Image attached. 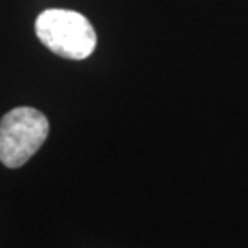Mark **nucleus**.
<instances>
[{
	"label": "nucleus",
	"instance_id": "nucleus-1",
	"mask_svg": "<svg viewBox=\"0 0 248 248\" xmlns=\"http://www.w3.org/2000/svg\"><path fill=\"white\" fill-rule=\"evenodd\" d=\"M39 40L66 60H87L96 48V32L83 15L72 10L48 8L35 19Z\"/></svg>",
	"mask_w": 248,
	"mask_h": 248
},
{
	"label": "nucleus",
	"instance_id": "nucleus-2",
	"mask_svg": "<svg viewBox=\"0 0 248 248\" xmlns=\"http://www.w3.org/2000/svg\"><path fill=\"white\" fill-rule=\"evenodd\" d=\"M50 131L48 119L28 106L15 108L0 119V162L19 168L40 149Z\"/></svg>",
	"mask_w": 248,
	"mask_h": 248
}]
</instances>
